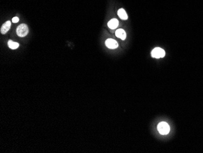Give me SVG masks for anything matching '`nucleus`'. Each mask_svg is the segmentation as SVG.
<instances>
[{
    "label": "nucleus",
    "instance_id": "obj_1",
    "mask_svg": "<svg viewBox=\"0 0 203 153\" xmlns=\"http://www.w3.org/2000/svg\"><path fill=\"white\" fill-rule=\"evenodd\" d=\"M16 32L18 36L20 37H24L29 33L28 26L26 24H21L16 27Z\"/></svg>",
    "mask_w": 203,
    "mask_h": 153
},
{
    "label": "nucleus",
    "instance_id": "obj_2",
    "mask_svg": "<svg viewBox=\"0 0 203 153\" xmlns=\"http://www.w3.org/2000/svg\"><path fill=\"white\" fill-rule=\"evenodd\" d=\"M157 130L162 135H167L169 133L170 128L169 125L165 122H160L157 125Z\"/></svg>",
    "mask_w": 203,
    "mask_h": 153
},
{
    "label": "nucleus",
    "instance_id": "obj_3",
    "mask_svg": "<svg viewBox=\"0 0 203 153\" xmlns=\"http://www.w3.org/2000/svg\"><path fill=\"white\" fill-rule=\"evenodd\" d=\"M151 54L153 57L156 58V59H159V58L163 57L165 56V52L163 49L159 47H157V48H154L152 50Z\"/></svg>",
    "mask_w": 203,
    "mask_h": 153
},
{
    "label": "nucleus",
    "instance_id": "obj_4",
    "mask_svg": "<svg viewBox=\"0 0 203 153\" xmlns=\"http://www.w3.org/2000/svg\"><path fill=\"white\" fill-rule=\"evenodd\" d=\"M105 45L109 49H115L118 47V43L115 40L112 38H108L105 41Z\"/></svg>",
    "mask_w": 203,
    "mask_h": 153
},
{
    "label": "nucleus",
    "instance_id": "obj_5",
    "mask_svg": "<svg viewBox=\"0 0 203 153\" xmlns=\"http://www.w3.org/2000/svg\"><path fill=\"white\" fill-rule=\"evenodd\" d=\"M10 26H11V22L8 20L7 21H5L1 26V33L2 34H6L9 30L10 29Z\"/></svg>",
    "mask_w": 203,
    "mask_h": 153
},
{
    "label": "nucleus",
    "instance_id": "obj_6",
    "mask_svg": "<svg viewBox=\"0 0 203 153\" xmlns=\"http://www.w3.org/2000/svg\"><path fill=\"white\" fill-rule=\"evenodd\" d=\"M115 35L117 37L122 39V40H124L126 37V34L125 31L122 29H119L116 30L115 32Z\"/></svg>",
    "mask_w": 203,
    "mask_h": 153
},
{
    "label": "nucleus",
    "instance_id": "obj_7",
    "mask_svg": "<svg viewBox=\"0 0 203 153\" xmlns=\"http://www.w3.org/2000/svg\"><path fill=\"white\" fill-rule=\"evenodd\" d=\"M119 25V21L116 18H112L108 23V26L111 29H115Z\"/></svg>",
    "mask_w": 203,
    "mask_h": 153
},
{
    "label": "nucleus",
    "instance_id": "obj_8",
    "mask_svg": "<svg viewBox=\"0 0 203 153\" xmlns=\"http://www.w3.org/2000/svg\"><path fill=\"white\" fill-rule=\"evenodd\" d=\"M117 15L119 18L123 20H126L128 19V15L124 9L120 8L117 11Z\"/></svg>",
    "mask_w": 203,
    "mask_h": 153
},
{
    "label": "nucleus",
    "instance_id": "obj_9",
    "mask_svg": "<svg viewBox=\"0 0 203 153\" xmlns=\"http://www.w3.org/2000/svg\"><path fill=\"white\" fill-rule=\"evenodd\" d=\"M7 44H8V46L12 49H17L19 46V44L17 42H15V41H13L11 40H9L7 42Z\"/></svg>",
    "mask_w": 203,
    "mask_h": 153
},
{
    "label": "nucleus",
    "instance_id": "obj_10",
    "mask_svg": "<svg viewBox=\"0 0 203 153\" xmlns=\"http://www.w3.org/2000/svg\"><path fill=\"white\" fill-rule=\"evenodd\" d=\"M19 21V18L17 16H15L12 18V22L14 23H16Z\"/></svg>",
    "mask_w": 203,
    "mask_h": 153
}]
</instances>
